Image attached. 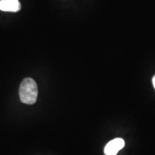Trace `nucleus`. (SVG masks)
I'll list each match as a JSON object with an SVG mask.
<instances>
[{
	"label": "nucleus",
	"instance_id": "f03ea898",
	"mask_svg": "<svg viewBox=\"0 0 155 155\" xmlns=\"http://www.w3.org/2000/svg\"><path fill=\"white\" fill-rule=\"evenodd\" d=\"M125 145L124 140L121 138H116L106 145L104 153L106 155H116Z\"/></svg>",
	"mask_w": 155,
	"mask_h": 155
},
{
	"label": "nucleus",
	"instance_id": "7ed1b4c3",
	"mask_svg": "<svg viewBox=\"0 0 155 155\" xmlns=\"http://www.w3.org/2000/svg\"><path fill=\"white\" fill-rule=\"evenodd\" d=\"M21 9L19 0H0V10L3 12H17Z\"/></svg>",
	"mask_w": 155,
	"mask_h": 155
},
{
	"label": "nucleus",
	"instance_id": "20e7f679",
	"mask_svg": "<svg viewBox=\"0 0 155 155\" xmlns=\"http://www.w3.org/2000/svg\"><path fill=\"white\" fill-rule=\"evenodd\" d=\"M152 83H153V86H154V88H155V75L152 78Z\"/></svg>",
	"mask_w": 155,
	"mask_h": 155
},
{
	"label": "nucleus",
	"instance_id": "f257e3e1",
	"mask_svg": "<svg viewBox=\"0 0 155 155\" xmlns=\"http://www.w3.org/2000/svg\"><path fill=\"white\" fill-rule=\"evenodd\" d=\"M20 101L25 104H34L37 101L38 89L37 83L32 78H27L22 81L19 90Z\"/></svg>",
	"mask_w": 155,
	"mask_h": 155
}]
</instances>
